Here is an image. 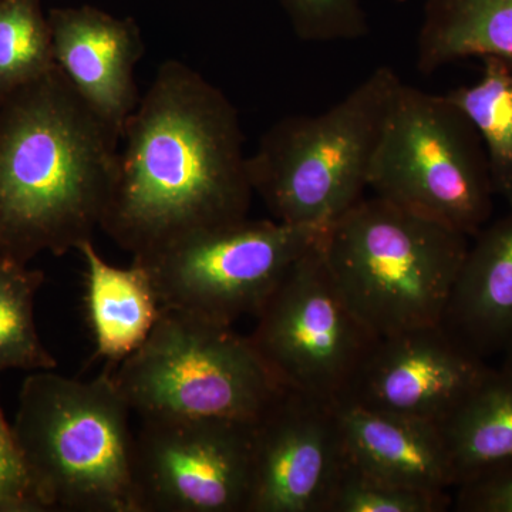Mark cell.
<instances>
[{
    "mask_svg": "<svg viewBox=\"0 0 512 512\" xmlns=\"http://www.w3.org/2000/svg\"><path fill=\"white\" fill-rule=\"evenodd\" d=\"M483 73L471 86L446 93L476 128L487 154L495 195L512 202V66L484 57Z\"/></svg>",
    "mask_w": 512,
    "mask_h": 512,
    "instance_id": "obj_19",
    "label": "cell"
},
{
    "mask_svg": "<svg viewBox=\"0 0 512 512\" xmlns=\"http://www.w3.org/2000/svg\"><path fill=\"white\" fill-rule=\"evenodd\" d=\"M56 66L107 123L123 133L136 110L140 29L93 6L55 10L50 19Z\"/></svg>",
    "mask_w": 512,
    "mask_h": 512,
    "instance_id": "obj_13",
    "label": "cell"
},
{
    "mask_svg": "<svg viewBox=\"0 0 512 512\" xmlns=\"http://www.w3.org/2000/svg\"><path fill=\"white\" fill-rule=\"evenodd\" d=\"M56 66L52 33L33 0L0 3V87L28 86Z\"/></svg>",
    "mask_w": 512,
    "mask_h": 512,
    "instance_id": "obj_21",
    "label": "cell"
},
{
    "mask_svg": "<svg viewBox=\"0 0 512 512\" xmlns=\"http://www.w3.org/2000/svg\"><path fill=\"white\" fill-rule=\"evenodd\" d=\"M121 140L100 229L133 261L248 218L255 194L238 111L187 64H161Z\"/></svg>",
    "mask_w": 512,
    "mask_h": 512,
    "instance_id": "obj_1",
    "label": "cell"
},
{
    "mask_svg": "<svg viewBox=\"0 0 512 512\" xmlns=\"http://www.w3.org/2000/svg\"><path fill=\"white\" fill-rule=\"evenodd\" d=\"M503 367L504 369H507L508 372L512 373V345L508 348L507 352H505V362Z\"/></svg>",
    "mask_w": 512,
    "mask_h": 512,
    "instance_id": "obj_26",
    "label": "cell"
},
{
    "mask_svg": "<svg viewBox=\"0 0 512 512\" xmlns=\"http://www.w3.org/2000/svg\"><path fill=\"white\" fill-rule=\"evenodd\" d=\"M0 255H2V244H0Z\"/></svg>",
    "mask_w": 512,
    "mask_h": 512,
    "instance_id": "obj_27",
    "label": "cell"
},
{
    "mask_svg": "<svg viewBox=\"0 0 512 512\" xmlns=\"http://www.w3.org/2000/svg\"><path fill=\"white\" fill-rule=\"evenodd\" d=\"M335 413L346 458L356 467L404 487L427 491L456 487L439 424L353 402L336 403Z\"/></svg>",
    "mask_w": 512,
    "mask_h": 512,
    "instance_id": "obj_14",
    "label": "cell"
},
{
    "mask_svg": "<svg viewBox=\"0 0 512 512\" xmlns=\"http://www.w3.org/2000/svg\"><path fill=\"white\" fill-rule=\"evenodd\" d=\"M293 30L305 42L362 39L369 33L362 0H279Z\"/></svg>",
    "mask_w": 512,
    "mask_h": 512,
    "instance_id": "obj_23",
    "label": "cell"
},
{
    "mask_svg": "<svg viewBox=\"0 0 512 512\" xmlns=\"http://www.w3.org/2000/svg\"><path fill=\"white\" fill-rule=\"evenodd\" d=\"M255 319L248 338L276 382L330 404L348 397L380 339L340 292L320 241L286 272Z\"/></svg>",
    "mask_w": 512,
    "mask_h": 512,
    "instance_id": "obj_8",
    "label": "cell"
},
{
    "mask_svg": "<svg viewBox=\"0 0 512 512\" xmlns=\"http://www.w3.org/2000/svg\"><path fill=\"white\" fill-rule=\"evenodd\" d=\"M345 460L335 404L284 390L255 421L247 512H325Z\"/></svg>",
    "mask_w": 512,
    "mask_h": 512,
    "instance_id": "obj_11",
    "label": "cell"
},
{
    "mask_svg": "<svg viewBox=\"0 0 512 512\" xmlns=\"http://www.w3.org/2000/svg\"><path fill=\"white\" fill-rule=\"evenodd\" d=\"M77 251L86 264V309L94 340V356L110 365L136 352L161 315L156 286L146 266L133 261L128 268L109 264L84 242Z\"/></svg>",
    "mask_w": 512,
    "mask_h": 512,
    "instance_id": "obj_16",
    "label": "cell"
},
{
    "mask_svg": "<svg viewBox=\"0 0 512 512\" xmlns=\"http://www.w3.org/2000/svg\"><path fill=\"white\" fill-rule=\"evenodd\" d=\"M254 426L141 419L131 457L136 512H247Z\"/></svg>",
    "mask_w": 512,
    "mask_h": 512,
    "instance_id": "obj_10",
    "label": "cell"
},
{
    "mask_svg": "<svg viewBox=\"0 0 512 512\" xmlns=\"http://www.w3.org/2000/svg\"><path fill=\"white\" fill-rule=\"evenodd\" d=\"M490 366L443 325L377 340L342 402L440 424Z\"/></svg>",
    "mask_w": 512,
    "mask_h": 512,
    "instance_id": "obj_12",
    "label": "cell"
},
{
    "mask_svg": "<svg viewBox=\"0 0 512 512\" xmlns=\"http://www.w3.org/2000/svg\"><path fill=\"white\" fill-rule=\"evenodd\" d=\"M42 505L20 461L12 426L6 423L0 407V512H39Z\"/></svg>",
    "mask_w": 512,
    "mask_h": 512,
    "instance_id": "obj_24",
    "label": "cell"
},
{
    "mask_svg": "<svg viewBox=\"0 0 512 512\" xmlns=\"http://www.w3.org/2000/svg\"><path fill=\"white\" fill-rule=\"evenodd\" d=\"M107 369L92 380L26 377L13 440L43 511L136 512L133 410Z\"/></svg>",
    "mask_w": 512,
    "mask_h": 512,
    "instance_id": "obj_3",
    "label": "cell"
},
{
    "mask_svg": "<svg viewBox=\"0 0 512 512\" xmlns=\"http://www.w3.org/2000/svg\"><path fill=\"white\" fill-rule=\"evenodd\" d=\"M439 426L456 487L511 463L512 373L504 367H490L480 383Z\"/></svg>",
    "mask_w": 512,
    "mask_h": 512,
    "instance_id": "obj_18",
    "label": "cell"
},
{
    "mask_svg": "<svg viewBox=\"0 0 512 512\" xmlns=\"http://www.w3.org/2000/svg\"><path fill=\"white\" fill-rule=\"evenodd\" d=\"M468 247L456 229L377 195L320 239L340 292L377 338L441 325Z\"/></svg>",
    "mask_w": 512,
    "mask_h": 512,
    "instance_id": "obj_4",
    "label": "cell"
},
{
    "mask_svg": "<svg viewBox=\"0 0 512 512\" xmlns=\"http://www.w3.org/2000/svg\"><path fill=\"white\" fill-rule=\"evenodd\" d=\"M121 133L55 66L29 83L0 127V244L23 262L93 241L119 164Z\"/></svg>",
    "mask_w": 512,
    "mask_h": 512,
    "instance_id": "obj_2",
    "label": "cell"
},
{
    "mask_svg": "<svg viewBox=\"0 0 512 512\" xmlns=\"http://www.w3.org/2000/svg\"><path fill=\"white\" fill-rule=\"evenodd\" d=\"M42 272L0 255V373L5 370H55V357L40 342L35 322V298Z\"/></svg>",
    "mask_w": 512,
    "mask_h": 512,
    "instance_id": "obj_20",
    "label": "cell"
},
{
    "mask_svg": "<svg viewBox=\"0 0 512 512\" xmlns=\"http://www.w3.org/2000/svg\"><path fill=\"white\" fill-rule=\"evenodd\" d=\"M508 205L468 247L441 322L483 359L512 345V202Z\"/></svg>",
    "mask_w": 512,
    "mask_h": 512,
    "instance_id": "obj_15",
    "label": "cell"
},
{
    "mask_svg": "<svg viewBox=\"0 0 512 512\" xmlns=\"http://www.w3.org/2000/svg\"><path fill=\"white\" fill-rule=\"evenodd\" d=\"M470 57L512 66V0H426L416 46L420 73Z\"/></svg>",
    "mask_w": 512,
    "mask_h": 512,
    "instance_id": "obj_17",
    "label": "cell"
},
{
    "mask_svg": "<svg viewBox=\"0 0 512 512\" xmlns=\"http://www.w3.org/2000/svg\"><path fill=\"white\" fill-rule=\"evenodd\" d=\"M325 228L245 220L201 232L140 262L161 306L232 326L254 316Z\"/></svg>",
    "mask_w": 512,
    "mask_h": 512,
    "instance_id": "obj_9",
    "label": "cell"
},
{
    "mask_svg": "<svg viewBox=\"0 0 512 512\" xmlns=\"http://www.w3.org/2000/svg\"><path fill=\"white\" fill-rule=\"evenodd\" d=\"M450 507V491L404 487L366 473L346 458L325 512H444Z\"/></svg>",
    "mask_w": 512,
    "mask_h": 512,
    "instance_id": "obj_22",
    "label": "cell"
},
{
    "mask_svg": "<svg viewBox=\"0 0 512 512\" xmlns=\"http://www.w3.org/2000/svg\"><path fill=\"white\" fill-rule=\"evenodd\" d=\"M402 83L392 67H377L330 109L285 117L266 131L248 157V175L276 221L328 228L362 200Z\"/></svg>",
    "mask_w": 512,
    "mask_h": 512,
    "instance_id": "obj_5",
    "label": "cell"
},
{
    "mask_svg": "<svg viewBox=\"0 0 512 512\" xmlns=\"http://www.w3.org/2000/svg\"><path fill=\"white\" fill-rule=\"evenodd\" d=\"M377 197L474 238L495 191L476 128L446 94L402 83L384 119L369 174Z\"/></svg>",
    "mask_w": 512,
    "mask_h": 512,
    "instance_id": "obj_7",
    "label": "cell"
},
{
    "mask_svg": "<svg viewBox=\"0 0 512 512\" xmlns=\"http://www.w3.org/2000/svg\"><path fill=\"white\" fill-rule=\"evenodd\" d=\"M114 379L140 419L256 421L285 390L248 336L167 308Z\"/></svg>",
    "mask_w": 512,
    "mask_h": 512,
    "instance_id": "obj_6",
    "label": "cell"
},
{
    "mask_svg": "<svg viewBox=\"0 0 512 512\" xmlns=\"http://www.w3.org/2000/svg\"><path fill=\"white\" fill-rule=\"evenodd\" d=\"M454 490L453 508L458 512H512V461Z\"/></svg>",
    "mask_w": 512,
    "mask_h": 512,
    "instance_id": "obj_25",
    "label": "cell"
}]
</instances>
